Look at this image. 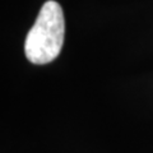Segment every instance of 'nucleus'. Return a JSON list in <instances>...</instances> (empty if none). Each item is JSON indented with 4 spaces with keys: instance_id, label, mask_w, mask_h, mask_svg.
<instances>
[{
    "instance_id": "nucleus-1",
    "label": "nucleus",
    "mask_w": 153,
    "mask_h": 153,
    "mask_svg": "<svg viewBox=\"0 0 153 153\" xmlns=\"http://www.w3.org/2000/svg\"><path fill=\"white\" fill-rule=\"evenodd\" d=\"M65 37L63 8L55 0H47L41 7L35 23L25 40V54L28 61L45 65L60 55Z\"/></svg>"
}]
</instances>
